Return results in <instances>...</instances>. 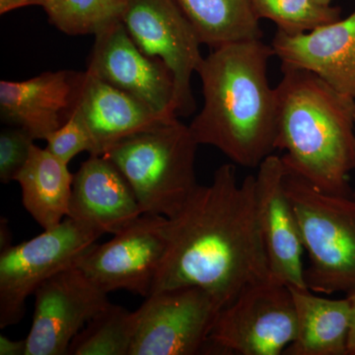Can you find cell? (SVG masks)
I'll return each mask as SVG.
<instances>
[{"instance_id":"9a60e30c","label":"cell","mask_w":355,"mask_h":355,"mask_svg":"<svg viewBox=\"0 0 355 355\" xmlns=\"http://www.w3.org/2000/svg\"><path fill=\"white\" fill-rule=\"evenodd\" d=\"M282 69L307 70L355 99V10L304 34L277 31L272 44Z\"/></svg>"},{"instance_id":"f1b7e54d","label":"cell","mask_w":355,"mask_h":355,"mask_svg":"<svg viewBox=\"0 0 355 355\" xmlns=\"http://www.w3.org/2000/svg\"><path fill=\"white\" fill-rule=\"evenodd\" d=\"M318 1L321 2V3L324 4V6H331V1H333V0H318Z\"/></svg>"},{"instance_id":"4316f807","label":"cell","mask_w":355,"mask_h":355,"mask_svg":"<svg viewBox=\"0 0 355 355\" xmlns=\"http://www.w3.org/2000/svg\"><path fill=\"white\" fill-rule=\"evenodd\" d=\"M347 296L352 308V322H350V330L349 342H347V354L355 355V292Z\"/></svg>"},{"instance_id":"ba28073f","label":"cell","mask_w":355,"mask_h":355,"mask_svg":"<svg viewBox=\"0 0 355 355\" xmlns=\"http://www.w3.org/2000/svg\"><path fill=\"white\" fill-rule=\"evenodd\" d=\"M220 310L216 299L200 287L154 292L135 311L130 355L207 354Z\"/></svg>"},{"instance_id":"8fae6325","label":"cell","mask_w":355,"mask_h":355,"mask_svg":"<svg viewBox=\"0 0 355 355\" xmlns=\"http://www.w3.org/2000/svg\"><path fill=\"white\" fill-rule=\"evenodd\" d=\"M26 355H64L72 340L110 304L99 288L76 265L46 280L37 289Z\"/></svg>"},{"instance_id":"4fadbf2b","label":"cell","mask_w":355,"mask_h":355,"mask_svg":"<svg viewBox=\"0 0 355 355\" xmlns=\"http://www.w3.org/2000/svg\"><path fill=\"white\" fill-rule=\"evenodd\" d=\"M254 175L257 214L272 279L288 286L308 288L303 263L302 236L286 189L282 156L266 157Z\"/></svg>"},{"instance_id":"52a82bcc","label":"cell","mask_w":355,"mask_h":355,"mask_svg":"<svg viewBox=\"0 0 355 355\" xmlns=\"http://www.w3.org/2000/svg\"><path fill=\"white\" fill-rule=\"evenodd\" d=\"M297 331L291 288L270 279L248 287L218 313L207 354L284 355Z\"/></svg>"},{"instance_id":"484cf974","label":"cell","mask_w":355,"mask_h":355,"mask_svg":"<svg viewBox=\"0 0 355 355\" xmlns=\"http://www.w3.org/2000/svg\"><path fill=\"white\" fill-rule=\"evenodd\" d=\"M27 343L25 340H12L0 336V355H26Z\"/></svg>"},{"instance_id":"603a6c76","label":"cell","mask_w":355,"mask_h":355,"mask_svg":"<svg viewBox=\"0 0 355 355\" xmlns=\"http://www.w3.org/2000/svg\"><path fill=\"white\" fill-rule=\"evenodd\" d=\"M259 20L275 23L277 31L289 36L304 34L340 19V8L318 0H251Z\"/></svg>"},{"instance_id":"3957f363","label":"cell","mask_w":355,"mask_h":355,"mask_svg":"<svg viewBox=\"0 0 355 355\" xmlns=\"http://www.w3.org/2000/svg\"><path fill=\"white\" fill-rule=\"evenodd\" d=\"M277 91V150L289 172L318 190L352 196L355 99L307 70L282 69Z\"/></svg>"},{"instance_id":"2e32d148","label":"cell","mask_w":355,"mask_h":355,"mask_svg":"<svg viewBox=\"0 0 355 355\" xmlns=\"http://www.w3.org/2000/svg\"><path fill=\"white\" fill-rule=\"evenodd\" d=\"M79 72H43L23 81H0V116L35 140L48 139L69 119Z\"/></svg>"},{"instance_id":"ffe728a7","label":"cell","mask_w":355,"mask_h":355,"mask_svg":"<svg viewBox=\"0 0 355 355\" xmlns=\"http://www.w3.org/2000/svg\"><path fill=\"white\" fill-rule=\"evenodd\" d=\"M202 44L214 49L263 37L251 0H175Z\"/></svg>"},{"instance_id":"83f0119b","label":"cell","mask_w":355,"mask_h":355,"mask_svg":"<svg viewBox=\"0 0 355 355\" xmlns=\"http://www.w3.org/2000/svg\"><path fill=\"white\" fill-rule=\"evenodd\" d=\"M10 246H12V244H11V232L9 230L8 223H7L6 219L1 218V223H0V248H1V252Z\"/></svg>"},{"instance_id":"6da1fadb","label":"cell","mask_w":355,"mask_h":355,"mask_svg":"<svg viewBox=\"0 0 355 355\" xmlns=\"http://www.w3.org/2000/svg\"><path fill=\"white\" fill-rule=\"evenodd\" d=\"M166 228L167 252L153 293L200 287L222 309L248 287L272 279L257 214L254 175L239 183L233 163L217 168L209 184H198L167 218Z\"/></svg>"},{"instance_id":"5bb4252c","label":"cell","mask_w":355,"mask_h":355,"mask_svg":"<svg viewBox=\"0 0 355 355\" xmlns=\"http://www.w3.org/2000/svg\"><path fill=\"white\" fill-rule=\"evenodd\" d=\"M71 114L81 121L90 135L93 144L90 155L98 156L104 155L121 140L178 118L175 114L157 113L88 70L79 72Z\"/></svg>"},{"instance_id":"30bf717a","label":"cell","mask_w":355,"mask_h":355,"mask_svg":"<svg viewBox=\"0 0 355 355\" xmlns=\"http://www.w3.org/2000/svg\"><path fill=\"white\" fill-rule=\"evenodd\" d=\"M167 217L142 214L113 239L93 245L76 266L106 293L125 291L148 297L168 248Z\"/></svg>"},{"instance_id":"7c38bea8","label":"cell","mask_w":355,"mask_h":355,"mask_svg":"<svg viewBox=\"0 0 355 355\" xmlns=\"http://www.w3.org/2000/svg\"><path fill=\"white\" fill-rule=\"evenodd\" d=\"M86 70L157 113L177 116L172 72L140 50L121 20L96 35Z\"/></svg>"},{"instance_id":"7402d4cb","label":"cell","mask_w":355,"mask_h":355,"mask_svg":"<svg viewBox=\"0 0 355 355\" xmlns=\"http://www.w3.org/2000/svg\"><path fill=\"white\" fill-rule=\"evenodd\" d=\"M135 324V311L110 303L77 334L67 354L130 355Z\"/></svg>"},{"instance_id":"d4e9b609","label":"cell","mask_w":355,"mask_h":355,"mask_svg":"<svg viewBox=\"0 0 355 355\" xmlns=\"http://www.w3.org/2000/svg\"><path fill=\"white\" fill-rule=\"evenodd\" d=\"M46 141V148L67 164L78 154L84 151L91 154L93 150L92 140L87 130L72 114L62 127L49 135Z\"/></svg>"},{"instance_id":"f546056e","label":"cell","mask_w":355,"mask_h":355,"mask_svg":"<svg viewBox=\"0 0 355 355\" xmlns=\"http://www.w3.org/2000/svg\"><path fill=\"white\" fill-rule=\"evenodd\" d=\"M352 196H354V197L355 198V191H354V193H352Z\"/></svg>"},{"instance_id":"8992f818","label":"cell","mask_w":355,"mask_h":355,"mask_svg":"<svg viewBox=\"0 0 355 355\" xmlns=\"http://www.w3.org/2000/svg\"><path fill=\"white\" fill-rule=\"evenodd\" d=\"M104 233L67 217L55 227L0 254V329L19 323L26 301L46 280L76 265Z\"/></svg>"},{"instance_id":"5b68a950","label":"cell","mask_w":355,"mask_h":355,"mask_svg":"<svg viewBox=\"0 0 355 355\" xmlns=\"http://www.w3.org/2000/svg\"><path fill=\"white\" fill-rule=\"evenodd\" d=\"M286 189L309 259L306 286L321 295L355 292V198L318 190L286 169Z\"/></svg>"},{"instance_id":"ac0fdd59","label":"cell","mask_w":355,"mask_h":355,"mask_svg":"<svg viewBox=\"0 0 355 355\" xmlns=\"http://www.w3.org/2000/svg\"><path fill=\"white\" fill-rule=\"evenodd\" d=\"M289 288L297 331L284 355H349L352 308L347 296L331 299L309 288Z\"/></svg>"},{"instance_id":"277c9868","label":"cell","mask_w":355,"mask_h":355,"mask_svg":"<svg viewBox=\"0 0 355 355\" xmlns=\"http://www.w3.org/2000/svg\"><path fill=\"white\" fill-rule=\"evenodd\" d=\"M198 142L178 118L121 140L104 154L132 187L144 214L174 216L198 186Z\"/></svg>"},{"instance_id":"44dd1931","label":"cell","mask_w":355,"mask_h":355,"mask_svg":"<svg viewBox=\"0 0 355 355\" xmlns=\"http://www.w3.org/2000/svg\"><path fill=\"white\" fill-rule=\"evenodd\" d=\"M125 0H0V14L39 6L51 24L70 36L96 35L120 21Z\"/></svg>"},{"instance_id":"e0dca14e","label":"cell","mask_w":355,"mask_h":355,"mask_svg":"<svg viewBox=\"0 0 355 355\" xmlns=\"http://www.w3.org/2000/svg\"><path fill=\"white\" fill-rule=\"evenodd\" d=\"M142 214L127 179L105 156L90 155L74 174L70 218L114 235Z\"/></svg>"},{"instance_id":"9c48e42d","label":"cell","mask_w":355,"mask_h":355,"mask_svg":"<svg viewBox=\"0 0 355 355\" xmlns=\"http://www.w3.org/2000/svg\"><path fill=\"white\" fill-rule=\"evenodd\" d=\"M121 21L137 46L159 58L174 77V111L190 116L196 102L191 76L203 58L197 32L175 0H125Z\"/></svg>"},{"instance_id":"d6986e66","label":"cell","mask_w":355,"mask_h":355,"mask_svg":"<svg viewBox=\"0 0 355 355\" xmlns=\"http://www.w3.org/2000/svg\"><path fill=\"white\" fill-rule=\"evenodd\" d=\"M74 174L69 164L46 148L33 144L29 159L15 181L28 214L44 230L69 217Z\"/></svg>"},{"instance_id":"7a4b0ae2","label":"cell","mask_w":355,"mask_h":355,"mask_svg":"<svg viewBox=\"0 0 355 355\" xmlns=\"http://www.w3.org/2000/svg\"><path fill=\"white\" fill-rule=\"evenodd\" d=\"M272 46L261 39L224 44L197 73L203 106L190 130L198 146L216 147L233 164L258 168L277 150V91L270 87Z\"/></svg>"},{"instance_id":"cb8c5ba5","label":"cell","mask_w":355,"mask_h":355,"mask_svg":"<svg viewBox=\"0 0 355 355\" xmlns=\"http://www.w3.org/2000/svg\"><path fill=\"white\" fill-rule=\"evenodd\" d=\"M34 137L23 128L13 127L3 128L0 132V182L9 184L15 181L21 170L24 168Z\"/></svg>"}]
</instances>
